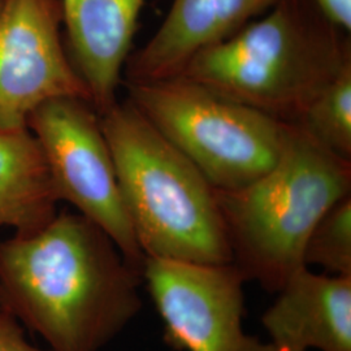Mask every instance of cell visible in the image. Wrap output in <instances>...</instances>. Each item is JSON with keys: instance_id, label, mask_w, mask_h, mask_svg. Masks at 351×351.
Instances as JSON below:
<instances>
[{"instance_id": "8992f818", "label": "cell", "mask_w": 351, "mask_h": 351, "mask_svg": "<svg viewBox=\"0 0 351 351\" xmlns=\"http://www.w3.org/2000/svg\"><path fill=\"white\" fill-rule=\"evenodd\" d=\"M26 126L36 136L59 201L101 228L126 262L142 272L139 247L119 188L99 114L86 99L62 97L40 104Z\"/></svg>"}, {"instance_id": "7c38bea8", "label": "cell", "mask_w": 351, "mask_h": 351, "mask_svg": "<svg viewBox=\"0 0 351 351\" xmlns=\"http://www.w3.org/2000/svg\"><path fill=\"white\" fill-rule=\"evenodd\" d=\"M59 197L36 136L24 128H0V228L36 233L56 216Z\"/></svg>"}, {"instance_id": "9c48e42d", "label": "cell", "mask_w": 351, "mask_h": 351, "mask_svg": "<svg viewBox=\"0 0 351 351\" xmlns=\"http://www.w3.org/2000/svg\"><path fill=\"white\" fill-rule=\"evenodd\" d=\"M65 49L101 116L117 90L146 0H59Z\"/></svg>"}, {"instance_id": "6da1fadb", "label": "cell", "mask_w": 351, "mask_h": 351, "mask_svg": "<svg viewBox=\"0 0 351 351\" xmlns=\"http://www.w3.org/2000/svg\"><path fill=\"white\" fill-rule=\"evenodd\" d=\"M142 272L99 226L62 211L0 242V301L49 351H101L142 310Z\"/></svg>"}, {"instance_id": "e0dca14e", "label": "cell", "mask_w": 351, "mask_h": 351, "mask_svg": "<svg viewBox=\"0 0 351 351\" xmlns=\"http://www.w3.org/2000/svg\"><path fill=\"white\" fill-rule=\"evenodd\" d=\"M5 3H7V0H0V13L3 11V8H4Z\"/></svg>"}, {"instance_id": "277c9868", "label": "cell", "mask_w": 351, "mask_h": 351, "mask_svg": "<svg viewBox=\"0 0 351 351\" xmlns=\"http://www.w3.org/2000/svg\"><path fill=\"white\" fill-rule=\"evenodd\" d=\"M351 194V162L289 124L276 164L236 190H216L232 254L246 282L275 293L304 268V246L323 215Z\"/></svg>"}, {"instance_id": "3957f363", "label": "cell", "mask_w": 351, "mask_h": 351, "mask_svg": "<svg viewBox=\"0 0 351 351\" xmlns=\"http://www.w3.org/2000/svg\"><path fill=\"white\" fill-rule=\"evenodd\" d=\"M99 119L145 258L232 263L216 190L201 171L128 99Z\"/></svg>"}, {"instance_id": "5b68a950", "label": "cell", "mask_w": 351, "mask_h": 351, "mask_svg": "<svg viewBox=\"0 0 351 351\" xmlns=\"http://www.w3.org/2000/svg\"><path fill=\"white\" fill-rule=\"evenodd\" d=\"M128 101L194 164L215 190L243 188L267 173L289 124L181 77L125 82Z\"/></svg>"}, {"instance_id": "ba28073f", "label": "cell", "mask_w": 351, "mask_h": 351, "mask_svg": "<svg viewBox=\"0 0 351 351\" xmlns=\"http://www.w3.org/2000/svg\"><path fill=\"white\" fill-rule=\"evenodd\" d=\"M59 0H7L0 13V128H24L46 101L88 88L62 38Z\"/></svg>"}, {"instance_id": "52a82bcc", "label": "cell", "mask_w": 351, "mask_h": 351, "mask_svg": "<svg viewBox=\"0 0 351 351\" xmlns=\"http://www.w3.org/2000/svg\"><path fill=\"white\" fill-rule=\"evenodd\" d=\"M142 281L176 351H275L246 333V280L234 264L145 258Z\"/></svg>"}, {"instance_id": "7a4b0ae2", "label": "cell", "mask_w": 351, "mask_h": 351, "mask_svg": "<svg viewBox=\"0 0 351 351\" xmlns=\"http://www.w3.org/2000/svg\"><path fill=\"white\" fill-rule=\"evenodd\" d=\"M350 64V33L314 0H278L263 19L198 51L176 77L297 124Z\"/></svg>"}, {"instance_id": "30bf717a", "label": "cell", "mask_w": 351, "mask_h": 351, "mask_svg": "<svg viewBox=\"0 0 351 351\" xmlns=\"http://www.w3.org/2000/svg\"><path fill=\"white\" fill-rule=\"evenodd\" d=\"M262 316L275 351H351V277L304 267Z\"/></svg>"}, {"instance_id": "ac0fdd59", "label": "cell", "mask_w": 351, "mask_h": 351, "mask_svg": "<svg viewBox=\"0 0 351 351\" xmlns=\"http://www.w3.org/2000/svg\"><path fill=\"white\" fill-rule=\"evenodd\" d=\"M0 308H4V307H3V304H1V301H0Z\"/></svg>"}, {"instance_id": "9a60e30c", "label": "cell", "mask_w": 351, "mask_h": 351, "mask_svg": "<svg viewBox=\"0 0 351 351\" xmlns=\"http://www.w3.org/2000/svg\"><path fill=\"white\" fill-rule=\"evenodd\" d=\"M0 351L42 350L25 337L20 323L5 308H0Z\"/></svg>"}, {"instance_id": "5bb4252c", "label": "cell", "mask_w": 351, "mask_h": 351, "mask_svg": "<svg viewBox=\"0 0 351 351\" xmlns=\"http://www.w3.org/2000/svg\"><path fill=\"white\" fill-rule=\"evenodd\" d=\"M303 259L324 274L351 277V194L326 211L310 233Z\"/></svg>"}, {"instance_id": "4fadbf2b", "label": "cell", "mask_w": 351, "mask_h": 351, "mask_svg": "<svg viewBox=\"0 0 351 351\" xmlns=\"http://www.w3.org/2000/svg\"><path fill=\"white\" fill-rule=\"evenodd\" d=\"M297 124L324 149L351 162V64L311 103Z\"/></svg>"}, {"instance_id": "2e32d148", "label": "cell", "mask_w": 351, "mask_h": 351, "mask_svg": "<svg viewBox=\"0 0 351 351\" xmlns=\"http://www.w3.org/2000/svg\"><path fill=\"white\" fill-rule=\"evenodd\" d=\"M326 17L348 33L351 32V0H314Z\"/></svg>"}, {"instance_id": "8fae6325", "label": "cell", "mask_w": 351, "mask_h": 351, "mask_svg": "<svg viewBox=\"0 0 351 351\" xmlns=\"http://www.w3.org/2000/svg\"><path fill=\"white\" fill-rule=\"evenodd\" d=\"M278 0H173L150 40L126 60V82L180 75L206 47L232 37Z\"/></svg>"}]
</instances>
